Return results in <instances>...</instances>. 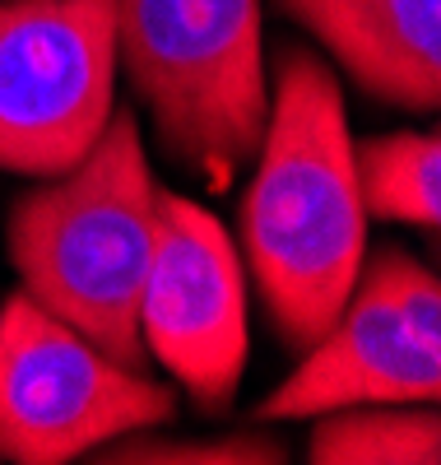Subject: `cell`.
<instances>
[{"instance_id": "4", "label": "cell", "mask_w": 441, "mask_h": 465, "mask_svg": "<svg viewBox=\"0 0 441 465\" xmlns=\"http://www.w3.org/2000/svg\"><path fill=\"white\" fill-rule=\"evenodd\" d=\"M177 414V396L140 368L116 363L93 340L52 317L37 298L0 307V456L65 465L112 438L144 433Z\"/></svg>"}, {"instance_id": "7", "label": "cell", "mask_w": 441, "mask_h": 465, "mask_svg": "<svg viewBox=\"0 0 441 465\" xmlns=\"http://www.w3.org/2000/svg\"><path fill=\"white\" fill-rule=\"evenodd\" d=\"M140 340L191 401L219 414L247 368V284L228 228L158 186V238L140 293Z\"/></svg>"}, {"instance_id": "3", "label": "cell", "mask_w": 441, "mask_h": 465, "mask_svg": "<svg viewBox=\"0 0 441 465\" xmlns=\"http://www.w3.org/2000/svg\"><path fill=\"white\" fill-rule=\"evenodd\" d=\"M112 33L163 153L228 191L270 116L260 0H112Z\"/></svg>"}, {"instance_id": "11", "label": "cell", "mask_w": 441, "mask_h": 465, "mask_svg": "<svg viewBox=\"0 0 441 465\" xmlns=\"http://www.w3.org/2000/svg\"><path fill=\"white\" fill-rule=\"evenodd\" d=\"M289 447L265 433H232V438H210V442H153L140 433L112 438L98 447L93 460H153V465H279Z\"/></svg>"}, {"instance_id": "10", "label": "cell", "mask_w": 441, "mask_h": 465, "mask_svg": "<svg viewBox=\"0 0 441 465\" xmlns=\"http://www.w3.org/2000/svg\"><path fill=\"white\" fill-rule=\"evenodd\" d=\"M307 460L311 465H436L441 423L432 405H344L316 414Z\"/></svg>"}, {"instance_id": "9", "label": "cell", "mask_w": 441, "mask_h": 465, "mask_svg": "<svg viewBox=\"0 0 441 465\" xmlns=\"http://www.w3.org/2000/svg\"><path fill=\"white\" fill-rule=\"evenodd\" d=\"M353 173L363 210L377 219L436 232L441 223V135L395 131L353 144Z\"/></svg>"}, {"instance_id": "2", "label": "cell", "mask_w": 441, "mask_h": 465, "mask_svg": "<svg viewBox=\"0 0 441 465\" xmlns=\"http://www.w3.org/2000/svg\"><path fill=\"white\" fill-rule=\"evenodd\" d=\"M153 238L158 182L126 107L107 116L74 168L10 210V261L24 293L126 368L144 363L140 293Z\"/></svg>"}, {"instance_id": "6", "label": "cell", "mask_w": 441, "mask_h": 465, "mask_svg": "<svg viewBox=\"0 0 441 465\" xmlns=\"http://www.w3.org/2000/svg\"><path fill=\"white\" fill-rule=\"evenodd\" d=\"M112 0H0V173L61 177L112 116Z\"/></svg>"}, {"instance_id": "5", "label": "cell", "mask_w": 441, "mask_h": 465, "mask_svg": "<svg viewBox=\"0 0 441 465\" xmlns=\"http://www.w3.org/2000/svg\"><path fill=\"white\" fill-rule=\"evenodd\" d=\"M441 396V284L399 247L363 256L307 359L251 419H316L344 405H432Z\"/></svg>"}, {"instance_id": "1", "label": "cell", "mask_w": 441, "mask_h": 465, "mask_svg": "<svg viewBox=\"0 0 441 465\" xmlns=\"http://www.w3.org/2000/svg\"><path fill=\"white\" fill-rule=\"evenodd\" d=\"M242 201L251 280L293 349H311L368 256V210L358 196L344 94L307 47L274 56V94Z\"/></svg>"}, {"instance_id": "8", "label": "cell", "mask_w": 441, "mask_h": 465, "mask_svg": "<svg viewBox=\"0 0 441 465\" xmlns=\"http://www.w3.org/2000/svg\"><path fill=\"white\" fill-rule=\"evenodd\" d=\"M363 94L432 112L441 98V0H274Z\"/></svg>"}]
</instances>
